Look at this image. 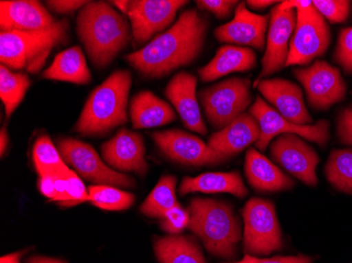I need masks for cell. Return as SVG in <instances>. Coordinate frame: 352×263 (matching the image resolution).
Instances as JSON below:
<instances>
[{
	"mask_svg": "<svg viewBox=\"0 0 352 263\" xmlns=\"http://www.w3.org/2000/svg\"><path fill=\"white\" fill-rule=\"evenodd\" d=\"M208 21L197 10H187L163 34L126 56L134 69L150 78L166 76L195 61L201 52Z\"/></svg>",
	"mask_w": 352,
	"mask_h": 263,
	"instance_id": "6da1fadb",
	"label": "cell"
},
{
	"mask_svg": "<svg viewBox=\"0 0 352 263\" xmlns=\"http://www.w3.org/2000/svg\"><path fill=\"white\" fill-rule=\"evenodd\" d=\"M77 33L93 65L104 68L130 41L129 25L104 1H89L77 16Z\"/></svg>",
	"mask_w": 352,
	"mask_h": 263,
	"instance_id": "7a4b0ae2",
	"label": "cell"
},
{
	"mask_svg": "<svg viewBox=\"0 0 352 263\" xmlns=\"http://www.w3.org/2000/svg\"><path fill=\"white\" fill-rule=\"evenodd\" d=\"M132 84L129 71L111 74L91 93L78 118L75 132L84 136H100L128 122V98Z\"/></svg>",
	"mask_w": 352,
	"mask_h": 263,
	"instance_id": "3957f363",
	"label": "cell"
},
{
	"mask_svg": "<svg viewBox=\"0 0 352 263\" xmlns=\"http://www.w3.org/2000/svg\"><path fill=\"white\" fill-rule=\"evenodd\" d=\"M188 211V229L195 233L213 256L232 260L237 256L242 232L239 219L228 203L214 199L193 198Z\"/></svg>",
	"mask_w": 352,
	"mask_h": 263,
	"instance_id": "277c9868",
	"label": "cell"
},
{
	"mask_svg": "<svg viewBox=\"0 0 352 263\" xmlns=\"http://www.w3.org/2000/svg\"><path fill=\"white\" fill-rule=\"evenodd\" d=\"M69 29V21L61 19L41 32L1 31V65L14 70L25 69L28 72L36 74L43 69L53 47L68 41Z\"/></svg>",
	"mask_w": 352,
	"mask_h": 263,
	"instance_id": "5b68a950",
	"label": "cell"
},
{
	"mask_svg": "<svg viewBox=\"0 0 352 263\" xmlns=\"http://www.w3.org/2000/svg\"><path fill=\"white\" fill-rule=\"evenodd\" d=\"M282 10H296V25L290 41L286 67L304 65L322 56L330 45V30L323 16L310 0H287L278 3Z\"/></svg>",
	"mask_w": 352,
	"mask_h": 263,
	"instance_id": "8992f818",
	"label": "cell"
},
{
	"mask_svg": "<svg viewBox=\"0 0 352 263\" xmlns=\"http://www.w3.org/2000/svg\"><path fill=\"white\" fill-rule=\"evenodd\" d=\"M244 249L252 255H269L283 247L276 207L269 201L251 198L243 209Z\"/></svg>",
	"mask_w": 352,
	"mask_h": 263,
	"instance_id": "52a82bcc",
	"label": "cell"
},
{
	"mask_svg": "<svg viewBox=\"0 0 352 263\" xmlns=\"http://www.w3.org/2000/svg\"><path fill=\"white\" fill-rule=\"evenodd\" d=\"M206 117L214 128H226L251 104L250 80L241 77L221 81L201 92Z\"/></svg>",
	"mask_w": 352,
	"mask_h": 263,
	"instance_id": "ba28073f",
	"label": "cell"
},
{
	"mask_svg": "<svg viewBox=\"0 0 352 263\" xmlns=\"http://www.w3.org/2000/svg\"><path fill=\"white\" fill-rule=\"evenodd\" d=\"M58 151L66 163L89 181L112 187H132L135 185L133 178L111 169L104 163L94 148L86 142L74 138L59 140Z\"/></svg>",
	"mask_w": 352,
	"mask_h": 263,
	"instance_id": "9c48e42d",
	"label": "cell"
},
{
	"mask_svg": "<svg viewBox=\"0 0 352 263\" xmlns=\"http://www.w3.org/2000/svg\"><path fill=\"white\" fill-rule=\"evenodd\" d=\"M249 113L260 124L261 137L255 146L261 151H265L276 135L283 134H294L322 146H325L329 140V122L327 120H320L314 126L292 124L285 119L278 111L271 108L261 97H256Z\"/></svg>",
	"mask_w": 352,
	"mask_h": 263,
	"instance_id": "30bf717a",
	"label": "cell"
},
{
	"mask_svg": "<svg viewBox=\"0 0 352 263\" xmlns=\"http://www.w3.org/2000/svg\"><path fill=\"white\" fill-rule=\"evenodd\" d=\"M294 74L305 89L310 106L316 110H326L345 98L347 86L341 73L326 61L296 69Z\"/></svg>",
	"mask_w": 352,
	"mask_h": 263,
	"instance_id": "8fae6325",
	"label": "cell"
},
{
	"mask_svg": "<svg viewBox=\"0 0 352 263\" xmlns=\"http://www.w3.org/2000/svg\"><path fill=\"white\" fill-rule=\"evenodd\" d=\"M156 146L173 161L193 167L215 165L229 159V156L215 151L201 138L181 130H163L152 134Z\"/></svg>",
	"mask_w": 352,
	"mask_h": 263,
	"instance_id": "7c38bea8",
	"label": "cell"
},
{
	"mask_svg": "<svg viewBox=\"0 0 352 263\" xmlns=\"http://www.w3.org/2000/svg\"><path fill=\"white\" fill-rule=\"evenodd\" d=\"M188 1L183 0H134L130 1L128 17L134 41L138 45L149 41L157 32L171 25L177 11Z\"/></svg>",
	"mask_w": 352,
	"mask_h": 263,
	"instance_id": "4fadbf2b",
	"label": "cell"
},
{
	"mask_svg": "<svg viewBox=\"0 0 352 263\" xmlns=\"http://www.w3.org/2000/svg\"><path fill=\"white\" fill-rule=\"evenodd\" d=\"M296 10H282L278 5L272 9L269 21L266 52L262 60V72L255 82L280 72L286 67L292 35L296 30Z\"/></svg>",
	"mask_w": 352,
	"mask_h": 263,
	"instance_id": "5bb4252c",
	"label": "cell"
},
{
	"mask_svg": "<svg viewBox=\"0 0 352 263\" xmlns=\"http://www.w3.org/2000/svg\"><path fill=\"white\" fill-rule=\"evenodd\" d=\"M271 157L280 167L308 185H316L320 158L311 146L294 134H283L271 144Z\"/></svg>",
	"mask_w": 352,
	"mask_h": 263,
	"instance_id": "9a60e30c",
	"label": "cell"
},
{
	"mask_svg": "<svg viewBox=\"0 0 352 263\" xmlns=\"http://www.w3.org/2000/svg\"><path fill=\"white\" fill-rule=\"evenodd\" d=\"M255 87L285 119L300 126H309L314 122L304 102L302 90L292 81L263 79L255 82Z\"/></svg>",
	"mask_w": 352,
	"mask_h": 263,
	"instance_id": "2e32d148",
	"label": "cell"
},
{
	"mask_svg": "<svg viewBox=\"0 0 352 263\" xmlns=\"http://www.w3.org/2000/svg\"><path fill=\"white\" fill-rule=\"evenodd\" d=\"M102 157L111 169L122 172L147 173L145 144L140 134L122 128L112 139L102 146Z\"/></svg>",
	"mask_w": 352,
	"mask_h": 263,
	"instance_id": "e0dca14e",
	"label": "cell"
},
{
	"mask_svg": "<svg viewBox=\"0 0 352 263\" xmlns=\"http://www.w3.org/2000/svg\"><path fill=\"white\" fill-rule=\"evenodd\" d=\"M268 15L249 11L246 3H239L233 21L215 30V38L221 43L249 45L262 51L265 45Z\"/></svg>",
	"mask_w": 352,
	"mask_h": 263,
	"instance_id": "ac0fdd59",
	"label": "cell"
},
{
	"mask_svg": "<svg viewBox=\"0 0 352 263\" xmlns=\"http://www.w3.org/2000/svg\"><path fill=\"white\" fill-rule=\"evenodd\" d=\"M56 23L50 12L35 0L0 1L1 31L33 33L49 29Z\"/></svg>",
	"mask_w": 352,
	"mask_h": 263,
	"instance_id": "d6986e66",
	"label": "cell"
},
{
	"mask_svg": "<svg viewBox=\"0 0 352 263\" xmlns=\"http://www.w3.org/2000/svg\"><path fill=\"white\" fill-rule=\"evenodd\" d=\"M197 78L187 72L176 74L166 88V96L181 116L185 128L201 135L207 134L197 100Z\"/></svg>",
	"mask_w": 352,
	"mask_h": 263,
	"instance_id": "ffe728a7",
	"label": "cell"
},
{
	"mask_svg": "<svg viewBox=\"0 0 352 263\" xmlns=\"http://www.w3.org/2000/svg\"><path fill=\"white\" fill-rule=\"evenodd\" d=\"M261 137V128L252 115L243 113L226 128L213 134L208 144L215 151L230 157L247 146L256 144Z\"/></svg>",
	"mask_w": 352,
	"mask_h": 263,
	"instance_id": "44dd1931",
	"label": "cell"
},
{
	"mask_svg": "<svg viewBox=\"0 0 352 263\" xmlns=\"http://www.w3.org/2000/svg\"><path fill=\"white\" fill-rule=\"evenodd\" d=\"M256 65V54L250 47L223 45L219 47L214 58L199 69L201 81L217 80L230 73L246 72Z\"/></svg>",
	"mask_w": 352,
	"mask_h": 263,
	"instance_id": "7402d4cb",
	"label": "cell"
},
{
	"mask_svg": "<svg viewBox=\"0 0 352 263\" xmlns=\"http://www.w3.org/2000/svg\"><path fill=\"white\" fill-rule=\"evenodd\" d=\"M245 172L249 185L256 191L278 192L294 187L292 178L255 149L247 152Z\"/></svg>",
	"mask_w": 352,
	"mask_h": 263,
	"instance_id": "603a6c76",
	"label": "cell"
},
{
	"mask_svg": "<svg viewBox=\"0 0 352 263\" xmlns=\"http://www.w3.org/2000/svg\"><path fill=\"white\" fill-rule=\"evenodd\" d=\"M130 116L135 130L165 126L175 119L171 106L150 91H142L133 97Z\"/></svg>",
	"mask_w": 352,
	"mask_h": 263,
	"instance_id": "cb8c5ba5",
	"label": "cell"
},
{
	"mask_svg": "<svg viewBox=\"0 0 352 263\" xmlns=\"http://www.w3.org/2000/svg\"><path fill=\"white\" fill-rule=\"evenodd\" d=\"M230 193L239 198L248 195V189L237 172L229 173H205L197 177H185L179 185V194L189 193Z\"/></svg>",
	"mask_w": 352,
	"mask_h": 263,
	"instance_id": "d4e9b609",
	"label": "cell"
},
{
	"mask_svg": "<svg viewBox=\"0 0 352 263\" xmlns=\"http://www.w3.org/2000/svg\"><path fill=\"white\" fill-rule=\"evenodd\" d=\"M39 192L61 207H74L90 201L89 191L76 173L39 177Z\"/></svg>",
	"mask_w": 352,
	"mask_h": 263,
	"instance_id": "484cf974",
	"label": "cell"
},
{
	"mask_svg": "<svg viewBox=\"0 0 352 263\" xmlns=\"http://www.w3.org/2000/svg\"><path fill=\"white\" fill-rule=\"evenodd\" d=\"M43 77L77 84H87L92 78L86 57L79 47H70L57 54L52 65L43 72Z\"/></svg>",
	"mask_w": 352,
	"mask_h": 263,
	"instance_id": "4316f807",
	"label": "cell"
},
{
	"mask_svg": "<svg viewBox=\"0 0 352 263\" xmlns=\"http://www.w3.org/2000/svg\"><path fill=\"white\" fill-rule=\"evenodd\" d=\"M156 258L161 263H207L199 244L191 237H161L154 242Z\"/></svg>",
	"mask_w": 352,
	"mask_h": 263,
	"instance_id": "83f0119b",
	"label": "cell"
},
{
	"mask_svg": "<svg viewBox=\"0 0 352 263\" xmlns=\"http://www.w3.org/2000/svg\"><path fill=\"white\" fill-rule=\"evenodd\" d=\"M175 187L176 178L174 176H163L145 203H142L140 211L151 218H163L166 213L177 203Z\"/></svg>",
	"mask_w": 352,
	"mask_h": 263,
	"instance_id": "f1b7e54d",
	"label": "cell"
},
{
	"mask_svg": "<svg viewBox=\"0 0 352 263\" xmlns=\"http://www.w3.org/2000/svg\"><path fill=\"white\" fill-rule=\"evenodd\" d=\"M33 161L39 177L63 176L70 173L65 160L50 138L39 137L33 146Z\"/></svg>",
	"mask_w": 352,
	"mask_h": 263,
	"instance_id": "f546056e",
	"label": "cell"
},
{
	"mask_svg": "<svg viewBox=\"0 0 352 263\" xmlns=\"http://www.w3.org/2000/svg\"><path fill=\"white\" fill-rule=\"evenodd\" d=\"M31 86L28 75L13 73L6 65L0 67V98L5 104L6 116L11 117L14 111L25 98L28 89Z\"/></svg>",
	"mask_w": 352,
	"mask_h": 263,
	"instance_id": "4dcf8cb0",
	"label": "cell"
},
{
	"mask_svg": "<svg viewBox=\"0 0 352 263\" xmlns=\"http://www.w3.org/2000/svg\"><path fill=\"white\" fill-rule=\"evenodd\" d=\"M326 177L336 189L352 195V150H334L325 168Z\"/></svg>",
	"mask_w": 352,
	"mask_h": 263,
	"instance_id": "1f68e13d",
	"label": "cell"
},
{
	"mask_svg": "<svg viewBox=\"0 0 352 263\" xmlns=\"http://www.w3.org/2000/svg\"><path fill=\"white\" fill-rule=\"evenodd\" d=\"M89 197L95 207L107 211H122L131 207L135 196L112 185H96L89 187Z\"/></svg>",
	"mask_w": 352,
	"mask_h": 263,
	"instance_id": "d6a6232c",
	"label": "cell"
},
{
	"mask_svg": "<svg viewBox=\"0 0 352 263\" xmlns=\"http://www.w3.org/2000/svg\"><path fill=\"white\" fill-rule=\"evenodd\" d=\"M318 13L330 23H340L346 21L350 12V3L347 0H316L312 1Z\"/></svg>",
	"mask_w": 352,
	"mask_h": 263,
	"instance_id": "836d02e7",
	"label": "cell"
},
{
	"mask_svg": "<svg viewBox=\"0 0 352 263\" xmlns=\"http://www.w3.org/2000/svg\"><path fill=\"white\" fill-rule=\"evenodd\" d=\"M190 222L189 211L176 203L162 218L161 227L170 235H177L188 227Z\"/></svg>",
	"mask_w": 352,
	"mask_h": 263,
	"instance_id": "e575fe53",
	"label": "cell"
},
{
	"mask_svg": "<svg viewBox=\"0 0 352 263\" xmlns=\"http://www.w3.org/2000/svg\"><path fill=\"white\" fill-rule=\"evenodd\" d=\"M334 59L348 74L352 73V27H346L340 33Z\"/></svg>",
	"mask_w": 352,
	"mask_h": 263,
	"instance_id": "d590c367",
	"label": "cell"
},
{
	"mask_svg": "<svg viewBox=\"0 0 352 263\" xmlns=\"http://www.w3.org/2000/svg\"><path fill=\"white\" fill-rule=\"evenodd\" d=\"M233 0H201L197 1V7L205 11L210 12L219 19H228L233 9L237 5Z\"/></svg>",
	"mask_w": 352,
	"mask_h": 263,
	"instance_id": "8d00e7d4",
	"label": "cell"
},
{
	"mask_svg": "<svg viewBox=\"0 0 352 263\" xmlns=\"http://www.w3.org/2000/svg\"><path fill=\"white\" fill-rule=\"evenodd\" d=\"M338 134L344 144L352 146V106L342 111L338 120Z\"/></svg>",
	"mask_w": 352,
	"mask_h": 263,
	"instance_id": "74e56055",
	"label": "cell"
},
{
	"mask_svg": "<svg viewBox=\"0 0 352 263\" xmlns=\"http://www.w3.org/2000/svg\"><path fill=\"white\" fill-rule=\"evenodd\" d=\"M312 259L307 256L274 257L270 259H261L246 255L241 261L225 263H311Z\"/></svg>",
	"mask_w": 352,
	"mask_h": 263,
	"instance_id": "f35d334b",
	"label": "cell"
},
{
	"mask_svg": "<svg viewBox=\"0 0 352 263\" xmlns=\"http://www.w3.org/2000/svg\"><path fill=\"white\" fill-rule=\"evenodd\" d=\"M89 1L82 0H50L47 1V7L58 14H70L78 9H82Z\"/></svg>",
	"mask_w": 352,
	"mask_h": 263,
	"instance_id": "ab89813d",
	"label": "cell"
},
{
	"mask_svg": "<svg viewBox=\"0 0 352 263\" xmlns=\"http://www.w3.org/2000/svg\"><path fill=\"white\" fill-rule=\"evenodd\" d=\"M248 5H250L251 8H253V9L258 10V9H265V8H268L269 5H274V3H276V1H267V0H250V1H248Z\"/></svg>",
	"mask_w": 352,
	"mask_h": 263,
	"instance_id": "60d3db41",
	"label": "cell"
},
{
	"mask_svg": "<svg viewBox=\"0 0 352 263\" xmlns=\"http://www.w3.org/2000/svg\"><path fill=\"white\" fill-rule=\"evenodd\" d=\"M25 252L13 253V254L5 255L0 259V263H21V256Z\"/></svg>",
	"mask_w": 352,
	"mask_h": 263,
	"instance_id": "b9f144b4",
	"label": "cell"
},
{
	"mask_svg": "<svg viewBox=\"0 0 352 263\" xmlns=\"http://www.w3.org/2000/svg\"><path fill=\"white\" fill-rule=\"evenodd\" d=\"M8 141H9V138H8L7 130L1 128V132H0V154H1V156L5 155Z\"/></svg>",
	"mask_w": 352,
	"mask_h": 263,
	"instance_id": "7bdbcfd3",
	"label": "cell"
},
{
	"mask_svg": "<svg viewBox=\"0 0 352 263\" xmlns=\"http://www.w3.org/2000/svg\"><path fill=\"white\" fill-rule=\"evenodd\" d=\"M28 263H65L57 259L47 258V257L35 256L31 257Z\"/></svg>",
	"mask_w": 352,
	"mask_h": 263,
	"instance_id": "ee69618b",
	"label": "cell"
},
{
	"mask_svg": "<svg viewBox=\"0 0 352 263\" xmlns=\"http://www.w3.org/2000/svg\"><path fill=\"white\" fill-rule=\"evenodd\" d=\"M112 3H114V5H116V8H118L122 13L128 14V11H129L130 1H120V0H118V1H112Z\"/></svg>",
	"mask_w": 352,
	"mask_h": 263,
	"instance_id": "f6af8a7d",
	"label": "cell"
}]
</instances>
